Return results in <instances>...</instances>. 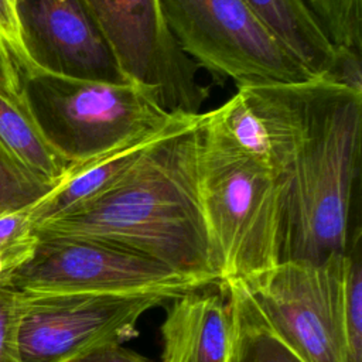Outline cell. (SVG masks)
Masks as SVG:
<instances>
[{
    "instance_id": "52a82bcc",
    "label": "cell",
    "mask_w": 362,
    "mask_h": 362,
    "mask_svg": "<svg viewBox=\"0 0 362 362\" xmlns=\"http://www.w3.org/2000/svg\"><path fill=\"white\" fill-rule=\"evenodd\" d=\"M7 286L17 293L177 297L214 284L180 274L160 262L109 243L38 238L33 256L14 272Z\"/></svg>"
},
{
    "instance_id": "2e32d148",
    "label": "cell",
    "mask_w": 362,
    "mask_h": 362,
    "mask_svg": "<svg viewBox=\"0 0 362 362\" xmlns=\"http://www.w3.org/2000/svg\"><path fill=\"white\" fill-rule=\"evenodd\" d=\"M361 240L344 256L341 311L348 362H362V255Z\"/></svg>"
},
{
    "instance_id": "5b68a950",
    "label": "cell",
    "mask_w": 362,
    "mask_h": 362,
    "mask_svg": "<svg viewBox=\"0 0 362 362\" xmlns=\"http://www.w3.org/2000/svg\"><path fill=\"white\" fill-rule=\"evenodd\" d=\"M21 95L47 141L71 164L96 158L182 115L164 110L136 83L79 81L30 71Z\"/></svg>"
},
{
    "instance_id": "6da1fadb",
    "label": "cell",
    "mask_w": 362,
    "mask_h": 362,
    "mask_svg": "<svg viewBox=\"0 0 362 362\" xmlns=\"http://www.w3.org/2000/svg\"><path fill=\"white\" fill-rule=\"evenodd\" d=\"M279 184V262L322 263L361 240L362 95L314 78L239 88Z\"/></svg>"
},
{
    "instance_id": "4fadbf2b",
    "label": "cell",
    "mask_w": 362,
    "mask_h": 362,
    "mask_svg": "<svg viewBox=\"0 0 362 362\" xmlns=\"http://www.w3.org/2000/svg\"><path fill=\"white\" fill-rule=\"evenodd\" d=\"M243 1L314 78H322L328 72L335 47L304 0Z\"/></svg>"
},
{
    "instance_id": "ffe728a7",
    "label": "cell",
    "mask_w": 362,
    "mask_h": 362,
    "mask_svg": "<svg viewBox=\"0 0 362 362\" xmlns=\"http://www.w3.org/2000/svg\"><path fill=\"white\" fill-rule=\"evenodd\" d=\"M238 324V322H236ZM235 362H304L274 337L238 325Z\"/></svg>"
},
{
    "instance_id": "603a6c76",
    "label": "cell",
    "mask_w": 362,
    "mask_h": 362,
    "mask_svg": "<svg viewBox=\"0 0 362 362\" xmlns=\"http://www.w3.org/2000/svg\"><path fill=\"white\" fill-rule=\"evenodd\" d=\"M0 41L14 59L20 75L34 71L21 45L16 0H0Z\"/></svg>"
},
{
    "instance_id": "44dd1931",
    "label": "cell",
    "mask_w": 362,
    "mask_h": 362,
    "mask_svg": "<svg viewBox=\"0 0 362 362\" xmlns=\"http://www.w3.org/2000/svg\"><path fill=\"white\" fill-rule=\"evenodd\" d=\"M18 313V294L8 286H0V362H20Z\"/></svg>"
},
{
    "instance_id": "d6986e66",
    "label": "cell",
    "mask_w": 362,
    "mask_h": 362,
    "mask_svg": "<svg viewBox=\"0 0 362 362\" xmlns=\"http://www.w3.org/2000/svg\"><path fill=\"white\" fill-rule=\"evenodd\" d=\"M38 243L30 206L0 216V286H7L14 272L34 253Z\"/></svg>"
},
{
    "instance_id": "ac0fdd59",
    "label": "cell",
    "mask_w": 362,
    "mask_h": 362,
    "mask_svg": "<svg viewBox=\"0 0 362 362\" xmlns=\"http://www.w3.org/2000/svg\"><path fill=\"white\" fill-rule=\"evenodd\" d=\"M334 47L361 51L362 0H304Z\"/></svg>"
},
{
    "instance_id": "8992f818",
    "label": "cell",
    "mask_w": 362,
    "mask_h": 362,
    "mask_svg": "<svg viewBox=\"0 0 362 362\" xmlns=\"http://www.w3.org/2000/svg\"><path fill=\"white\" fill-rule=\"evenodd\" d=\"M158 3L184 54L198 66L230 78L238 89L314 79L243 0Z\"/></svg>"
},
{
    "instance_id": "d4e9b609",
    "label": "cell",
    "mask_w": 362,
    "mask_h": 362,
    "mask_svg": "<svg viewBox=\"0 0 362 362\" xmlns=\"http://www.w3.org/2000/svg\"><path fill=\"white\" fill-rule=\"evenodd\" d=\"M0 93L14 100H24L21 95V78L17 65L4 44L0 41Z\"/></svg>"
},
{
    "instance_id": "7a4b0ae2",
    "label": "cell",
    "mask_w": 362,
    "mask_h": 362,
    "mask_svg": "<svg viewBox=\"0 0 362 362\" xmlns=\"http://www.w3.org/2000/svg\"><path fill=\"white\" fill-rule=\"evenodd\" d=\"M201 117L153 146L103 194L35 225L37 236L109 243L219 283L199 199Z\"/></svg>"
},
{
    "instance_id": "30bf717a",
    "label": "cell",
    "mask_w": 362,
    "mask_h": 362,
    "mask_svg": "<svg viewBox=\"0 0 362 362\" xmlns=\"http://www.w3.org/2000/svg\"><path fill=\"white\" fill-rule=\"evenodd\" d=\"M23 49L34 71L109 83H134L85 0H16Z\"/></svg>"
},
{
    "instance_id": "9a60e30c",
    "label": "cell",
    "mask_w": 362,
    "mask_h": 362,
    "mask_svg": "<svg viewBox=\"0 0 362 362\" xmlns=\"http://www.w3.org/2000/svg\"><path fill=\"white\" fill-rule=\"evenodd\" d=\"M57 185L27 168L0 141V216L33 206Z\"/></svg>"
},
{
    "instance_id": "8fae6325",
    "label": "cell",
    "mask_w": 362,
    "mask_h": 362,
    "mask_svg": "<svg viewBox=\"0 0 362 362\" xmlns=\"http://www.w3.org/2000/svg\"><path fill=\"white\" fill-rule=\"evenodd\" d=\"M160 325L161 362H235L238 324L219 284L171 298Z\"/></svg>"
},
{
    "instance_id": "cb8c5ba5",
    "label": "cell",
    "mask_w": 362,
    "mask_h": 362,
    "mask_svg": "<svg viewBox=\"0 0 362 362\" xmlns=\"http://www.w3.org/2000/svg\"><path fill=\"white\" fill-rule=\"evenodd\" d=\"M68 362H151L139 352L126 348L120 342H109L92 348L90 351Z\"/></svg>"
},
{
    "instance_id": "9c48e42d",
    "label": "cell",
    "mask_w": 362,
    "mask_h": 362,
    "mask_svg": "<svg viewBox=\"0 0 362 362\" xmlns=\"http://www.w3.org/2000/svg\"><path fill=\"white\" fill-rule=\"evenodd\" d=\"M127 78L173 115H198L208 90L171 35L158 0H85Z\"/></svg>"
},
{
    "instance_id": "e0dca14e",
    "label": "cell",
    "mask_w": 362,
    "mask_h": 362,
    "mask_svg": "<svg viewBox=\"0 0 362 362\" xmlns=\"http://www.w3.org/2000/svg\"><path fill=\"white\" fill-rule=\"evenodd\" d=\"M221 123L233 141L269 165L270 141L266 126L240 90L216 109Z\"/></svg>"
},
{
    "instance_id": "ba28073f",
    "label": "cell",
    "mask_w": 362,
    "mask_h": 362,
    "mask_svg": "<svg viewBox=\"0 0 362 362\" xmlns=\"http://www.w3.org/2000/svg\"><path fill=\"white\" fill-rule=\"evenodd\" d=\"M17 293V291H16ZM20 362H68L95 346L139 335L141 315L167 294L17 293Z\"/></svg>"
},
{
    "instance_id": "277c9868",
    "label": "cell",
    "mask_w": 362,
    "mask_h": 362,
    "mask_svg": "<svg viewBox=\"0 0 362 362\" xmlns=\"http://www.w3.org/2000/svg\"><path fill=\"white\" fill-rule=\"evenodd\" d=\"M344 256L279 262L242 281L219 283L240 327L266 332L304 362H348L342 311Z\"/></svg>"
},
{
    "instance_id": "3957f363",
    "label": "cell",
    "mask_w": 362,
    "mask_h": 362,
    "mask_svg": "<svg viewBox=\"0 0 362 362\" xmlns=\"http://www.w3.org/2000/svg\"><path fill=\"white\" fill-rule=\"evenodd\" d=\"M199 199L219 283L250 279L279 263V184L272 168L239 147L216 109L202 113Z\"/></svg>"
},
{
    "instance_id": "7c38bea8",
    "label": "cell",
    "mask_w": 362,
    "mask_h": 362,
    "mask_svg": "<svg viewBox=\"0 0 362 362\" xmlns=\"http://www.w3.org/2000/svg\"><path fill=\"white\" fill-rule=\"evenodd\" d=\"M198 115H182L160 130L141 134L96 158L74 164L51 192L30 206V216L34 226L107 191L119 182L153 146L191 123Z\"/></svg>"
},
{
    "instance_id": "7402d4cb",
    "label": "cell",
    "mask_w": 362,
    "mask_h": 362,
    "mask_svg": "<svg viewBox=\"0 0 362 362\" xmlns=\"http://www.w3.org/2000/svg\"><path fill=\"white\" fill-rule=\"evenodd\" d=\"M320 79L344 86L355 93L362 95L361 51H355L344 47H335L334 61L328 72Z\"/></svg>"
},
{
    "instance_id": "5bb4252c",
    "label": "cell",
    "mask_w": 362,
    "mask_h": 362,
    "mask_svg": "<svg viewBox=\"0 0 362 362\" xmlns=\"http://www.w3.org/2000/svg\"><path fill=\"white\" fill-rule=\"evenodd\" d=\"M0 141L35 174L59 184L74 165L42 136L24 100L0 93Z\"/></svg>"
}]
</instances>
